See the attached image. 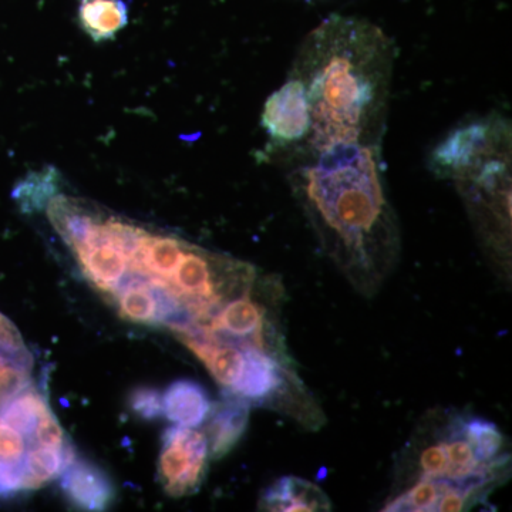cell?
<instances>
[{"label":"cell","mask_w":512,"mask_h":512,"mask_svg":"<svg viewBox=\"0 0 512 512\" xmlns=\"http://www.w3.org/2000/svg\"><path fill=\"white\" fill-rule=\"evenodd\" d=\"M289 183L320 245L357 291L373 295L399 261L382 147L336 144L288 164Z\"/></svg>","instance_id":"cell-1"},{"label":"cell","mask_w":512,"mask_h":512,"mask_svg":"<svg viewBox=\"0 0 512 512\" xmlns=\"http://www.w3.org/2000/svg\"><path fill=\"white\" fill-rule=\"evenodd\" d=\"M393 67V42L375 23L332 15L316 26L289 72L305 89L311 133L288 164L336 144L382 147Z\"/></svg>","instance_id":"cell-2"},{"label":"cell","mask_w":512,"mask_h":512,"mask_svg":"<svg viewBox=\"0 0 512 512\" xmlns=\"http://www.w3.org/2000/svg\"><path fill=\"white\" fill-rule=\"evenodd\" d=\"M507 437L493 421L437 409L417 424L397 460L389 512L473 510L510 477Z\"/></svg>","instance_id":"cell-3"},{"label":"cell","mask_w":512,"mask_h":512,"mask_svg":"<svg viewBox=\"0 0 512 512\" xmlns=\"http://www.w3.org/2000/svg\"><path fill=\"white\" fill-rule=\"evenodd\" d=\"M262 127L268 134V151L288 164L298 156L311 133V114L302 83L289 76L284 86L266 100Z\"/></svg>","instance_id":"cell-4"},{"label":"cell","mask_w":512,"mask_h":512,"mask_svg":"<svg viewBox=\"0 0 512 512\" xmlns=\"http://www.w3.org/2000/svg\"><path fill=\"white\" fill-rule=\"evenodd\" d=\"M210 450L204 431L175 426L164 431L158 473L165 493L171 497L194 494L208 470Z\"/></svg>","instance_id":"cell-5"},{"label":"cell","mask_w":512,"mask_h":512,"mask_svg":"<svg viewBox=\"0 0 512 512\" xmlns=\"http://www.w3.org/2000/svg\"><path fill=\"white\" fill-rule=\"evenodd\" d=\"M60 488L74 507L86 511L106 510L117 495L113 481L103 468L77 457L60 474Z\"/></svg>","instance_id":"cell-6"},{"label":"cell","mask_w":512,"mask_h":512,"mask_svg":"<svg viewBox=\"0 0 512 512\" xmlns=\"http://www.w3.org/2000/svg\"><path fill=\"white\" fill-rule=\"evenodd\" d=\"M249 409L251 404L227 393L212 406L204 431L212 460H220L237 446L248 427Z\"/></svg>","instance_id":"cell-7"},{"label":"cell","mask_w":512,"mask_h":512,"mask_svg":"<svg viewBox=\"0 0 512 512\" xmlns=\"http://www.w3.org/2000/svg\"><path fill=\"white\" fill-rule=\"evenodd\" d=\"M259 507L266 511H329L332 504L318 485L298 477H282L266 488Z\"/></svg>","instance_id":"cell-8"},{"label":"cell","mask_w":512,"mask_h":512,"mask_svg":"<svg viewBox=\"0 0 512 512\" xmlns=\"http://www.w3.org/2000/svg\"><path fill=\"white\" fill-rule=\"evenodd\" d=\"M164 416L184 427H200L210 416L212 402L205 387L190 379L175 380L163 393Z\"/></svg>","instance_id":"cell-9"},{"label":"cell","mask_w":512,"mask_h":512,"mask_svg":"<svg viewBox=\"0 0 512 512\" xmlns=\"http://www.w3.org/2000/svg\"><path fill=\"white\" fill-rule=\"evenodd\" d=\"M79 20L94 42H106L126 28L128 6L124 0H80Z\"/></svg>","instance_id":"cell-10"},{"label":"cell","mask_w":512,"mask_h":512,"mask_svg":"<svg viewBox=\"0 0 512 512\" xmlns=\"http://www.w3.org/2000/svg\"><path fill=\"white\" fill-rule=\"evenodd\" d=\"M74 460H76V451L70 443L62 448L45 446L28 448L22 460L26 491L36 490L49 481L55 480Z\"/></svg>","instance_id":"cell-11"},{"label":"cell","mask_w":512,"mask_h":512,"mask_svg":"<svg viewBox=\"0 0 512 512\" xmlns=\"http://www.w3.org/2000/svg\"><path fill=\"white\" fill-rule=\"evenodd\" d=\"M50 412L45 397L28 386L0 404V419L30 440L37 421Z\"/></svg>","instance_id":"cell-12"},{"label":"cell","mask_w":512,"mask_h":512,"mask_svg":"<svg viewBox=\"0 0 512 512\" xmlns=\"http://www.w3.org/2000/svg\"><path fill=\"white\" fill-rule=\"evenodd\" d=\"M244 350L231 343H221L212 346L201 360L224 392L231 390L241 375L245 362Z\"/></svg>","instance_id":"cell-13"},{"label":"cell","mask_w":512,"mask_h":512,"mask_svg":"<svg viewBox=\"0 0 512 512\" xmlns=\"http://www.w3.org/2000/svg\"><path fill=\"white\" fill-rule=\"evenodd\" d=\"M128 407L140 419L147 421L160 419L164 414L163 393L154 387H137L128 396Z\"/></svg>","instance_id":"cell-14"},{"label":"cell","mask_w":512,"mask_h":512,"mask_svg":"<svg viewBox=\"0 0 512 512\" xmlns=\"http://www.w3.org/2000/svg\"><path fill=\"white\" fill-rule=\"evenodd\" d=\"M0 353L28 369L32 366V356L26 349L22 335L3 313H0Z\"/></svg>","instance_id":"cell-15"},{"label":"cell","mask_w":512,"mask_h":512,"mask_svg":"<svg viewBox=\"0 0 512 512\" xmlns=\"http://www.w3.org/2000/svg\"><path fill=\"white\" fill-rule=\"evenodd\" d=\"M25 437V434L0 419V461L22 464L28 451V440Z\"/></svg>","instance_id":"cell-16"},{"label":"cell","mask_w":512,"mask_h":512,"mask_svg":"<svg viewBox=\"0 0 512 512\" xmlns=\"http://www.w3.org/2000/svg\"><path fill=\"white\" fill-rule=\"evenodd\" d=\"M69 443L66 433L57 421L55 414L49 412L37 421L35 430L30 436L32 446H45L53 448H62Z\"/></svg>","instance_id":"cell-17"},{"label":"cell","mask_w":512,"mask_h":512,"mask_svg":"<svg viewBox=\"0 0 512 512\" xmlns=\"http://www.w3.org/2000/svg\"><path fill=\"white\" fill-rule=\"evenodd\" d=\"M26 491L22 464L0 461V497H12Z\"/></svg>","instance_id":"cell-18"}]
</instances>
